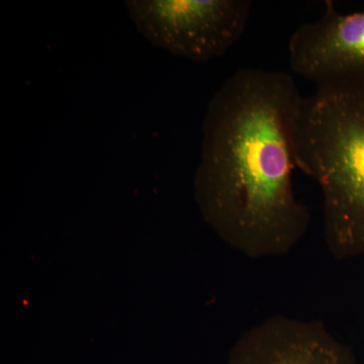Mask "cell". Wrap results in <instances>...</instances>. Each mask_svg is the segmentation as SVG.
I'll return each mask as SVG.
<instances>
[{
  "instance_id": "1",
  "label": "cell",
  "mask_w": 364,
  "mask_h": 364,
  "mask_svg": "<svg viewBox=\"0 0 364 364\" xmlns=\"http://www.w3.org/2000/svg\"><path fill=\"white\" fill-rule=\"evenodd\" d=\"M301 100L289 74L246 67L208 105L196 200L218 236L250 259L291 252L310 225L293 184Z\"/></svg>"
},
{
  "instance_id": "2",
  "label": "cell",
  "mask_w": 364,
  "mask_h": 364,
  "mask_svg": "<svg viewBox=\"0 0 364 364\" xmlns=\"http://www.w3.org/2000/svg\"><path fill=\"white\" fill-rule=\"evenodd\" d=\"M294 157L322 191L329 252L364 257V85L322 86L303 97Z\"/></svg>"
},
{
  "instance_id": "3",
  "label": "cell",
  "mask_w": 364,
  "mask_h": 364,
  "mask_svg": "<svg viewBox=\"0 0 364 364\" xmlns=\"http://www.w3.org/2000/svg\"><path fill=\"white\" fill-rule=\"evenodd\" d=\"M129 16L155 47L191 61L219 58L241 39L249 0H128Z\"/></svg>"
},
{
  "instance_id": "4",
  "label": "cell",
  "mask_w": 364,
  "mask_h": 364,
  "mask_svg": "<svg viewBox=\"0 0 364 364\" xmlns=\"http://www.w3.org/2000/svg\"><path fill=\"white\" fill-rule=\"evenodd\" d=\"M289 60L294 73L318 87L364 85V11L341 14L327 2L318 20L294 31Z\"/></svg>"
},
{
  "instance_id": "5",
  "label": "cell",
  "mask_w": 364,
  "mask_h": 364,
  "mask_svg": "<svg viewBox=\"0 0 364 364\" xmlns=\"http://www.w3.org/2000/svg\"><path fill=\"white\" fill-rule=\"evenodd\" d=\"M229 364H358L350 347L317 320L273 316L237 340Z\"/></svg>"
}]
</instances>
